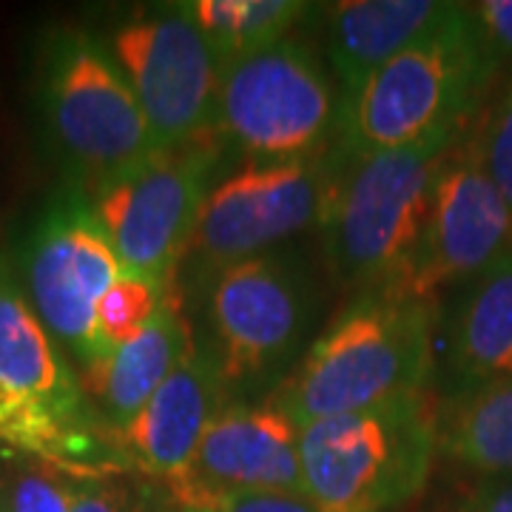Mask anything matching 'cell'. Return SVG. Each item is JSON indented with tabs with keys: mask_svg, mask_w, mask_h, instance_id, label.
Returning a JSON list of instances; mask_svg holds the SVG:
<instances>
[{
	"mask_svg": "<svg viewBox=\"0 0 512 512\" xmlns=\"http://www.w3.org/2000/svg\"><path fill=\"white\" fill-rule=\"evenodd\" d=\"M450 6L439 0H342L328 6V57L342 80V103L387 60L441 23Z\"/></svg>",
	"mask_w": 512,
	"mask_h": 512,
	"instance_id": "obj_17",
	"label": "cell"
},
{
	"mask_svg": "<svg viewBox=\"0 0 512 512\" xmlns=\"http://www.w3.org/2000/svg\"><path fill=\"white\" fill-rule=\"evenodd\" d=\"M439 407L424 396L316 421L302 430L305 498L325 512H390L430 481Z\"/></svg>",
	"mask_w": 512,
	"mask_h": 512,
	"instance_id": "obj_4",
	"label": "cell"
},
{
	"mask_svg": "<svg viewBox=\"0 0 512 512\" xmlns=\"http://www.w3.org/2000/svg\"><path fill=\"white\" fill-rule=\"evenodd\" d=\"M183 6L211 43L220 66L288 40L311 9V3L299 0H188Z\"/></svg>",
	"mask_w": 512,
	"mask_h": 512,
	"instance_id": "obj_20",
	"label": "cell"
},
{
	"mask_svg": "<svg viewBox=\"0 0 512 512\" xmlns=\"http://www.w3.org/2000/svg\"><path fill=\"white\" fill-rule=\"evenodd\" d=\"M512 379V248L458 285L444 325L441 382L447 396Z\"/></svg>",
	"mask_w": 512,
	"mask_h": 512,
	"instance_id": "obj_15",
	"label": "cell"
},
{
	"mask_svg": "<svg viewBox=\"0 0 512 512\" xmlns=\"http://www.w3.org/2000/svg\"><path fill=\"white\" fill-rule=\"evenodd\" d=\"M336 168L322 157L251 163L211 188L191 239L214 274L262 256L325 214Z\"/></svg>",
	"mask_w": 512,
	"mask_h": 512,
	"instance_id": "obj_11",
	"label": "cell"
},
{
	"mask_svg": "<svg viewBox=\"0 0 512 512\" xmlns=\"http://www.w3.org/2000/svg\"><path fill=\"white\" fill-rule=\"evenodd\" d=\"M447 512H512V476L478 478Z\"/></svg>",
	"mask_w": 512,
	"mask_h": 512,
	"instance_id": "obj_26",
	"label": "cell"
},
{
	"mask_svg": "<svg viewBox=\"0 0 512 512\" xmlns=\"http://www.w3.org/2000/svg\"><path fill=\"white\" fill-rule=\"evenodd\" d=\"M225 382L211 348H191L177 370L160 384L137 419L120 433L128 461L165 484L183 473L205 430L225 404Z\"/></svg>",
	"mask_w": 512,
	"mask_h": 512,
	"instance_id": "obj_14",
	"label": "cell"
},
{
	"mask_svg": "<svg viewBox=\"0 0 512 512\" xmlns=\"http://www.w3.org/2000/svg\"><path fill=\"white\" fill-rule=\"evenodd\" d=\"M436 328V302L359 293L308 348L274 404L305 430L333 416L424 396L436 373Z\"/></svg>",
	"mask_w": 512,
	"mask_h": 512,
	"instance_id": "obj_1",
	"label": "cell"
},
{
	"mask_svg": "<svg viewBox=\"0 0 512 512\" xmlns=\"http://www.w3.org/2000/svg\"><path fill=\"white\" fill-rule=\"evenodd\" d=\"M168 490L180 512L211 510L237 495H305L302 427L274 402L228 404Z\"/></svg>",
	"mask_w": 512,
	"mask_h": 512,
	"instance_id": "obj_13",
	"label": "cell"
},
{
	"mask_svg": "<svg viewBox=\"0 0 512 512\" xmlns=\"http://www.w3.org/2000/svg\"><path fill=\"white\" fill-rule=\"evenodd\" d=\"M123 274L92 202L66 197L37 225L26 254L32 308L57 345L72 353L92 390L109 365L97 336V305Z\"/></svg>",
	"mask_w": 512,
	"mask_h": 512,
	"instance_id": "obj_8",
	"label": "cell"
},
{
	"mask_svg": "<svg viewBox=\"0 0 512 512\" xmlns=\"http://www.w3.org/2000/svg\"><path fill=\"white\" fill-rule=\"evenodd\" d=\"M200 512H325L313 504L305 495H285V493H254L228 498L211 510Z\"/></svg>",
	"mask_w": 512,
	"mask_h": 512,
	"instance_id": "obj_27",
	"label": "cell"
},
{
	"mask_svg": "<svg viewBox=\"0 0 512 512\" xmlns=\"http://www.w3.org/2000/svg\"><path fill=\"white\" fill-rule=\"evenodd\" d=\"M220 148L185 146L157 154L92 197L126 274L171 285L174 268L191 248L202 205L214 188Z\"/></svg>",
	"mask_w": 512,
	"mask_h": 512,
	"instance_id": "obj_9",
	"label": "cell"
},
{
	"mask_svg": "<svg viewBox=\"0 0 512 512\" xmlns=\"http://www.w3.org/2000/svg\"><path fill=\"white\" fill-rule=\"evenodd\" d=\"M40 86L57 146L92 197L157 157L126 74L94 35L83 29L49 35Z\"/></svg>",
	"mask_w": 512,
	"mask_h": 512,
	"instance_id": "obj_5",
	"label": "cell"
},
{
	"mask_svg": "<svg viewBox=\"0 0 512 512\" xmlns=\"http://www.w3.org/2000/svg\"><path fill=\"white\" fill-rule=\"evenodd\" d=\"M140 507H143V498L131 484L97 478L89 484V490L83 493L72 512H137Z\"/></svg>",
	"mask_w": 512,
	"mask_h": 512,
	"instance_id": "obj_25",
	"label": "cell"
},
{
	"mask_svg": "<svg viewBox=\"0 0 512 512\" xmlns=\"http://www.w3.org/2000/svg\"><path fill=\"white\" fill-rule=\"evenodd\" d=\"M512 248V211L481 163L473 128L441 168L421 237L399 279L382 293L433 302L450 285H464Z\"/></svg>",
	"mask_w": 512,
	"mask_h": 512,
	"instance_id": "obj_10",
	"label": "cell"
},
{
	"mask_svg": "<svg viewBox=\"0 0 512 512\" xmlns=\"http://www.w3.org/2000/svg\"><path fill=\"white\" fill-rule=\"evenodd\" d=\"M436 447L478 478L512 476V379L447 396L436 416Z\"/></svg>",
	"mask_w": 512,
	"mask_h": 512,
	"instance_id": "obj_19",
	"label": "cell"
},
{
	"mask_svg": "<svg viewBox=\"0 0 512 512\" xmlns=\"http://www.w3.org/2000/svg\"><path fill=\"white\" fill-rule=\"evenodd\" d=\"M481 163L512 211V74L473 128Z\"/></svg>",
	"mask_w": 512,
	"mask_h": 512,
	"instance_id": "obj_23",
	"label": "cell"
},
{
	"mask_svg": "<svg viewBox=\"0 0 512 512\" xmlns=\"http://www.w3.org/2000/svg\"><path fill=\"white\" fill-rule=\"evenodd\" d=\"M92 481L97 478L32 458L29 464H12L0 501L6 512H72Z\"/></svg>",
	"mask_w": 512,
	"mask_h": 512,
	"instance_id": "obj_22",
	"label": "cell"
},
{
	"mask_svg": "<svg viewBox=\"0 0 512 512\" xmlns=\"http://www.w3.org/2000/svg\"><path fill=\"white\" fill-rule=\"evenodd\" d=\"M9 470H12V464L0 458V493H3V484H6V478H9Z\"/></svg>",
	"mask_w": 512,
	"mask_h": 512,
	"instance_id": "obj_28",
	"label": "cell"
},
{
	"mask_svg": "<svg viewBox=\"0 0 512 512\" xmlns=\"http://www.w3.org/2000/svg\"><path fill=\"white\" fill-rule=\"evenodd\" d=\"M464 128L373 154L333 174L322 220L330 265L345 282L365 293L387 291L399 279Z\"/></svg>",
	"mask_w": 512,
	"mask_h": 512,
	"instance_id": "obj_3",
	"label": "cell"
},
{
	"mask_svg": "<svg viewBox=\"0 0 512 512\" xmlns=\"http://www.w3.org/2000/svg\"><path fill=\"white\" fill-rule=\"evenodd\" d=\"M109 46L143 109L157 154L194 146L214 128L222 66L183 3L128 18L114 29Z\"/></svg>",
	"mask_w": 512,
	"mask_h": 512,
	"instance_id": "obj_7",
	"label": "cell"
},
{
	"mask_svg": "<svg viewBox=\"0 0 512 512\" xmlns=\"http://www.w3.org/2000/svg\"><path fill=\"white\" fill-rule=\"evenodd\" d=\"M137 512H151V510H148V507H146V501H143V507H140V510H137Z\"/></svg>",
	"mask_w": 512,
	"mask_h": 512,
	"instance_id": "obj_29",
	"label": "cell"
},
{
	"mask_svg": "<svg viewBox=\"0 0 512 512\" xmlns=\"http://www.w3.org/2000/svg\"><path fill=\"white\" fill-rule=\"evenodd\" d=\"M470 12L487 43V52L493 57L495 72L507 69L512 74V0L470 3Z\"/></svg>",
	"mask_w": 512,
	"mask_h": 512,
	"instance_id": "obj_24",
	"label": "cell"
},
{
	"mask_svg": "<svg viewBox=\"0 0 512 512\" xmlns=\"http://www.w3.org/2000/svg\"><path fill=\"white\" fill-rule=\"evenodd\" d=\"M174 285V282H171ZM171 285L154 282L146 276L123 274L111 285L97 305V336L106 356L117 353L151 322V316L163 305Z\"/></svg>",
	"mask_w": 512,
	"mask_h": 512,
	"instance_id": "obj_21",
	"label": "cell"
},
{
	"mask_svg": "<svg viewBox=\"0 0 512 512\" xmlns=\"http://www.w3.org/2000/svg\"><path fill=\"white\" fill-rule=\"evenodd\" d=\"M0 512H6V510H3V501H0Z\"/></svg>",
	"mask_w": 512,
	"mask_h": 512,
	"instance_id": "obj_30",
	"label": "cell"
},
{
	"mask_svg": "<svg viewBox=\"0 0 512 512\" xmlns=\"http://www.w3.org/2000/svg\"><path fill=\"white\" fill-rule=\"evenodd\" d=\"M339 123L342 100L302 40L222 66L214 128L251 163L319 157Z\"/></svg>",
	"mask_w": 512,
	"mask_h": 512,
	"instance_id": "obj_6",
	"label": "cell"
},
{
	"mask_svg": "<svg viewBox=\"0 0 512 512\" xmlns=\"http://www.w3.org/2000/svg\"><path fill=\"white\" fill-rule=\"evenodd\" d=\"M208 322L228 393L248 390L288 365L308 325V296L291 265L254 256L214 274Z\"/></svg>",
	"mask_w": 512,
	"mask_h": 512,
	"instance_id": "obj_12",
	"label": "cell"
},
{
	"mask_svg": "<svg viewBox=\"0 0 512 512\" xmlns=\"http://www.w3.org/2000/svg\"><path fill=\"white\" fill-rule=\"evenodd\" d=\"M191 348L194 339L183 313V302L174 288H168L163 305L151 316V322L111 356L94 387V396L103 404V413L117 436L137 419V413L177 370Z\"/></svg>",
	"mask_w": 512,
	"mask_h": 512,
	"instance_id": "obj_18",
	"label": "cell"
},
{
	"mask_svg": "<svg viewBox=\"0 0 512 512\" xmlns=\"http://www.w3.org/2000/svg\"><path fill=\"white\" fill-rule=\"evenodd\" d=\"M0 387L46 407L74 430H89L86 393L55 336L40 322L32 299L0 259Z\"/></svg>",
	"mask_w": 512,
	"mask_h": 512,
	"instance_id": "obj_16",
	"label": "cell"
},
{
	"mask_svg": "<svg viewBox=\"0 0 512 512\" xmlns=\"http://www.w3.org/2000/svg\"><path fill=\"white\" fill-rule=\"evenodd\" d=\"M495 77L470 3H453L441 23L387 60L342 103V160L356 163L464 128Z\"/></svg>",
	"mask_w": 512,
	"mask_h": 512,
	"instance_id": "obj_2",
	"label": "cell"
}]
</instances>
